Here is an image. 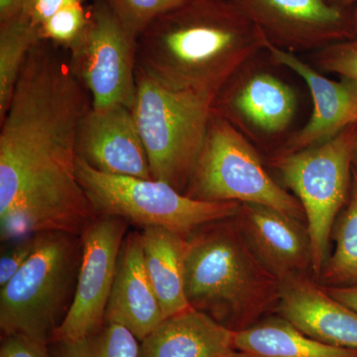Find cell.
Here are the masks:
<instances>
[{
    "label": "cell",
    "instance_id": "15",
    "mask_svg": "<svg viewBox=\"0 0 357 357\" xmlns=\"http://www.w3.org/2000/svg\"><path fill=\"white\" fill-rule=\"evenodd\" d=\"M234 218L257 259L279 281L312 271L311 241L301 220L255 204H241Z\"/></svg>",
    "mask_w": 357,
    "mask_h": 357
},
{
    "label": "cell",
    "instance_id": "22",
    "mask_svg": "<svg viewBox=\"0 0 357 357\" xmlns=\"http://www.w3.org/2000/svg\"><path fill=\"white\" fill-rule=\"evenodd\" d=\"M39 41V28L25 14L0 22V119L8 109L26 59Z\"/></svg>",
    "mask_w": 357,
    "mask_h": 357
},
{
    "label": "cell",
    "instance_id": "31",
    "mask_svg": "<svg viewBox=\"0 0 357 357\" xmlns=\"http://www.w3.org/2000/svg\"><path fill=\"white\" fill-rule=\"evenodd\" d=\"M325 288L335 299L357 312V285L349 286V287Z\"/></svg>",
    "mask_w": 357,
    "mask_h": 357
},
{
    "label": "cell",
    "instance_id": "33",
    "mask_svg": "<svg viewBox=\"0 0 357 357\" xmlns=\"http://www.w3.org/2000/svg\"><path fill=\"white\" fill-rule=\"evenodd\" d=\"M352 39L357 40V3L351 11Z\"/></svg>",
    "mask_w": 357,
    "mask_h": 357
},
{
    "label": "cell",
    "instance_id": "3",
    "mask_svg": "<svg viewBox=\"0 0 357 357\" xmlns=\"http://www.w3.org/2000/svg\"><path fill=\"white\" fill-rule=\"evenodd\" d=\"M184 275L190 306L234 332L276 311L280 281L257 259L234 218L185 237Z\"/></svg>",
    "mask_w": 357,
    "mask_h": 357
},
{
    "label": "cell",
    "instance_id": "24",
    "mask_svg": "<svg viewBox=\"0 0 357 357\" xmlns=\"http://www.w3.org/2000/svg\"><path fill=\"white\" fill-rule=\"evenodd\" d=\"M185 1L187 0H107L121 24L136 40L157 18Z\"/></svg>",
    "mask_w": 357,
    "mask_h": 357
},
{
    "label": "cell",
    "instance_id": "5",
    "mask_svg": "<svg viewBox=\"0 0 357 357\" xmlns=\"http://www.w3.org/2000/svg\"><path fill=\"white\" fill-rule=\"evenodd\" d=\"M215 100L210 93L171 88L137 68L131 110L153 180L185 194Z\"/></svg>",
    "mask_w": 357,
    "mask_h": 357
},
{
    "label": "cell",
    "instance_id": "14",
    "mask_svg": "<svg viewBox=\"0 0 357 357\" xmlns=\"http://www.w3.org/2000/svg\"><path fill=\"white\" fill-rule=\"evenodd\" d=\"M265 50L274 64L293 70L302 77L311 93L312 112L304 128L290 136L277 153H291L335 137L351 126H357V82L342 77L333 81L301 60L292 52L283 50L267 40Z\"/></svg>",
    "mask_w": 357,
    "mask_h": 357
},
{
    "label": "cell",
    "instance_id": "19",
    "mask_svg": "<svg viewBox=\"0 0 357 357\" xmlns=\"http://www.w3.org/2000/svg\"><path fill=\"white\" fill-rule=\"evenodd\" d=\"M140 236L147 273L165 318L191 307L185 293V237L162 227L143 229Z\"/></svg>",
    "mask_w": 357,
    "mask_h": 357
},
{
    "label": "cell",
    "instance_id": "17",
    "mask_svg": "<svg viewBox=\"0 0 357 357\" xmlns=\"http://www.w3.org/2000/svg\"><path fill=\"white\" fill-rule=\"evenodd\" d=\"M164 319L147 273L140 231H128L119 251L105 323L124 326L140 342Z\"/></svg>",
    "mask_w": 357,
    "mask_h": 357
},
{
    "label": "cell",
    "instance_id": "10",
    "mask_svg": "<svg viewBox=\"0 0 357 357\" xmlns=\"http://www.w3.org/2000/svg\"><path fill=\"white\" fill-rule=\"evenodd\" d=\"M128 225L122 218L96 215L82 231L83 252L76 293L52 342L79 340L100 330L105 324L119 251Z\"/></svg>",
    "mask_w": 357,
    "mask_h": 357
},
{
    "label": "cell",
    "instance_id": "27",
    "mask_svg": "<svg viewBox=\"0 0 357 357\" xmlns=\"http://www.w3.org/2000/svg\"><path fill=\"white\" fill-rule=\"evenodd\" d=\"M7 243H10V245L2 250L0 257V287L6 285L31 257L38 244V234Z\"/></svg>",
    "mask_w": 357,
    "mask_h": 357
},
{
    "label": "cell",
    "instance_id": "9",
    "mask_svg": "<svg viewBox=\"0 0 357 357\" xmlns=\"http://www.w3.org/2000/svg\"><path fill=\"white\" fill-rule=\"evenodd\" d=\"M68 50L70 67L88 91L93 109L114 105L131 109L137 40L123 27L109 2L93 7L84 32Z\"/></svg>",
    "mask_w": 357,
    "mask_h": 357
},
{
    "label": "cell",
    "instance_id": "6",
    "mask_svg": "<svg viewBox=\"0 0 357 357\" xmlns=\"http://www.w3.org/2000/svg\"><path fill=\"white\" fill-rule=\"evenodd\" d=\"M185 194L199 201L261 204L306 220L298 199L269 175L253 145L215 107Z\"/></svg>",
    "mask_w": 357,
    "mask_h": 357
},
{
    "label": "cell",
    "instance_id": "20",
    "mask_svg": "<svg viewBox=\"0 0 357 357\" xmlns=\"http://www.w3.org/2000/svg\"><path fill=\"white\" fill-rule=\"evenodd\" d=\"M234 345L255 357H357V349L319 342L279 314L236 332Z\"/></svg>",
    "mask_w": 357,
    "mask_h": 357
},
{
    "label": "cell",
    "instance_id": "34",
    "mask_svg": "<svg viewBox=\"0 0 357 357\" xmlns=\"http://www.w3.org/2000/svg\"><path fill=\"white\" fill-rule=\"evenodd\" d=\"M222 357H255V356H250V354H248V352L238 351V349H234V351H232L231 352H229V354H225V356H223Z\"/></svg>",
    "mask_w": 357,
    "mask_h": 357
},
{
    "label": "cell",
    "instance_id": "2",
    "mask_svg": "<svg viewBox=\"0 0 357 357\" xmlns=\"http://www.w3.org/2000/svg\"><path fill=\"white\" fill-rule=\"evenodd\" d=\"M266 44L232 0H187L138 37L136 59L160 83L218 96Z\"/></svg>",
    "mask_w": 357,
    "mask_h": 357
},
{
    "label": "cell",
    "instance_id": "7",
    "mask_svg": "<svg viewBox=\"0 0 357 357\" xmlns=\"http://www.w3.org/2000/svg\"><path fill=\"white\" fill-rule=\"evenodd\" d=\"M356 138L357 126H351L325 142L276 153L270 160L304 210L317 281L328 257L333 227L351 192Z\"/></svg>",
    "mask_w": 357,
    "mask_h": 357
},
{
    "label": "cell",
    "instance_id": "28",
    "mask_svg": "<svg viewBox=\"0 0 357 357\" xmlns=\"http://www.w3.org/2000/svg\"><path fill=\"white\" fill-rule=\"evenodd\" d=\"M0 357H52L49 344L22 335H1Z\"/></svg>",
    "mask_w": 357,
    "mask_h": 357
},
{
    "label": "cell",
    "instance_id": "4",
    "mask_svg": "<svg viewBox=\"0 0 357 357\" xmlns=\"http://www.w3.org/2000/svg\"><path fill=\"white\" fill-rule=\"evenodd\" d=\"M82 252L81 234H38L31 257L0 287L1 335L51 344L74 301Z\"/></svg>",
    "mask_w": 357,
    "mask_h": 357
},
{
    "label": "cell",
    "instance_id": "29",
    "mask_svg": "<svg viewBox=\"0 0 357 357\" xmlns=\"http://www.w3.org/2000/svg\"><path fill=\"white\" fill-rule=\"evenodd\" d=\"M82 1L83 0H31L23 14L29 18L33 25L39 28L59 11Z\"/></svg>",
    "mask_w": 357,
    "mask_h": 357
},
{
    "label": "cell",
    "instance_id": "21",
    "mask_svg": "<svg viewBox=\"0 0 357 357\" xmlns=\"http://www.w3.org/2000/svg\"><path fill=\"white\" fill-rule=\"evenodd\" d=\"M335 249L328 257L318 282L324 287L357 285V170L354 169L351 192L333 229Z\"/></svg>",
    "mask_w": 357,
    "mask_h": 357
},
{
    "label": "cell",
    "instance_id": "23",
    "mask_svg": "<svg viewBox=\"0 0 357 357\" xmlns=\"http://www.w3.org/2000/svg\"><path fill=\"white\" fill-rule=\"evenodd\" d=\"M52 357H139V340L124 326L103 324L86 337L51 342Z\"/></svg>",
    "mask_w": 357,
    "mask_h": 357
},
{
    "label": "cell",
    "instance_id": "1",
    "mask_svg": "<svg viewBox=\"0 0 357 357\" xmlns=\"http://www.w3.org/2000/svg\"><path fill=\"white\" fill-rule=\"evenodd\" d=\"M91 98L50 42L35 44L0 119V194L75 189L77 136Z\"/></svg>",
    "mask_w": 357,
    "mask_h": 357
},
{
    "label": "cell",
    "instance_id": "18",
    "mask_svg": "<svg viewBox=\"0 0 357 357\" xmlns=\"http://www.w3.org/2000/svg\"><path fill=\"white\" fill-rule=\"evenodd\" d=\"M236 332L190 307L167 317L139 342V357H222L236 349Z\"/></svg>",
    "mask_w": 357,
    "mask_h": 357
},
{
    "label": "cell",
    "instance_id": "25",
    "mask_svg": "<svg viewBox=\"0 0 357 357\" xmlns=\"http://www.w3.org/2000/svg\"><path fill=\"white\" fill-rule=\"evenodd\" d=\"M88 20L82 2L66 7L39 26L40 39L69 49L84 32Z\"/></svg>",
    "mask_w": 357,
    "mask_h": 357
},
{
    "label": "cell",
    "instance_id": "12",
    "mask_svg": "<svg viewBox=\"0 0 357 357\" xmlns=\"http://www.w3.org/2000/svg\"><path fill=\"white\" fill-rule=\"evenodd\" d=\"M245 67L220 91L215 109L241 131L244 128L262 137L280 135L295 117V91L271 73Z\"/></svg>",
    "mask_w": 357,
    "mask_h": 357
},
{
    "label": "cell",
    "instance_id": "13",
    "mask_svg": "<svg viewBox=\"0 0 357 357\" xmlns=\"http://www.w3.org/2000/svg\"><path fill=\"white\" fill-rule=\"evenodd\" d=\"M77 156L102 173L152 178L132 110L126 105L89 109L77 131Z\"/></svg>",
    "mask_w": 357,
    "mask_h": 357
},
{
    "label": "cell",
    "instance_id": "30",
    "mask_svg": "<svg viewBox=\"0 0 357 357\" xmlns=\"http://www.w3.org/2000/svg\"><path fill=\"white\" fill-rule=\"evenodd\" d=\"M31 0H0V22H3L26 10Z\"/></svg>",
    "mask_w": 357,
    "mask_h": 357
},
{
    "label": "cell",
    "instance_id": "26",
    "mask_svg": "<svg viewBox=\"0 0 357 357\" xmlns=\"http://www.w3.org/2000/svg\"><path fill=\"white\" fill-rule=\"evenodd\" d=\"M316 62L319 69L357 82V40L337 42L317 51Z\"/></svg>",
    "mask_w": 357,
    "mask_h": 357
},
{
    "label": "cell",
    "instance_id": "35",
    "mask_svg": "<svg viewBox=\"0 0 357 357\" xmlns=\"http://www.w3.org/2000/svg\"><path fill=\"white\" fill-rule=\"evenodd\" d=\"M354 164H356L357 166V138L356 142V147H354ZM357 170V169H356Z\"/></svg>",
    "mask_w": 357,
    "mask_h": 357
},
{
    "label": "cell",
    "instance_id": "16",
    "mask_svg": "<svg viewBox=\"0 0 357 357\" xmlns=\"http://www.w3.org/2000/svg\"><path fill=\"white\" fill-rule=\"evenodd\" d=\"M277 314L301 332L333 347L357 349V312L307 275L280 282Z\"/></svg>",
    "mask_w": 357,
    "mask_h": 357
},
{
    "label": "cell",
    "instance_id": "11",
    "mask_svg": "<svg viewBox=\"0 0 357 357\" xmlns=\"http://www.w3.org/2000/svg\"><path fill=\"white\" fill-rule=\"evenodd\" d=\"M270 43L289 52L321 50L352 39L351 13L328 0H232Z\"/></svg>",
    "mask_w": 357,
    "mask_h": 357
},
{
    "label": "cell",
    "instance_id": "8",
    "mask_svg": "<svg viewBox=\"0 0 357 357\" xmlns=\"http://www.w3.org/2000/svg\"><path fill=\"white\" fill-rule=\"evenodd\" d=\"M76 173L96 215L122 218L141 229L162 227L187 237L215 220L236 217L241 204L190 198L161 181L110 175L77 157Z\"/></svg>",
    "mask_w": 357,
    "mask_h": 357
},
{
    "label": "cell",
    "instance_id": "32",
    "mask_svg": "<svg viewBox=\"0 0 357 357\" xmlns=\"http://www.w3.org/2000/svg\"><path fill=\"white\" fill-rule=\"evenodd\" d=\"M331 3L342 7V8L349 9V7L356 6L357 0H328Z\"/></svg>",
    "mask_w": 357,
    "mask_h": 357
}]
</instances>
